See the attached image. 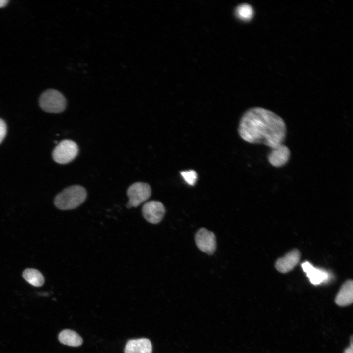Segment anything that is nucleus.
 <instances>
[{
	"label": "nucleus",
	"mask_w": 353,
	"mask_h": 353,
	"mask_svg": "<svg viewBox=\"0 0 353 353\" xmlns=\"http://www.w3.org/2000/svg\"><path fill=\"white\" fill-rule=\"evenodd\" d=\"M238 132L246 142L263 144L273 150L283 145L287 129L281 117L268 109L255 107L243 114Z\"/></svg>",
	"instance_id": "f257e3e1"
},
{
	"label": "nucleus",
	"mask_w": 353,
	"mask_h": 353,
	"mask_svg": "<svg viewBox=\"0 0 353 353\" xmlns=\"http://www.w3.org/2000/svg\"><path fill=\"white\" fill-rule=\"evenodd\" d=\"M87 193L80 185L68 187L58 194L54 199V204L61 210H70L81 205L86 198Z\"/></svg>",
	"instance_id": "f03ea898"
},
{
	"label": "nucleus",
	"mask_w": 353,
	"mask_h": 353,
	"mask_svg": "<svg viewBox=\"0 0 353 353\" xmlns=\"http://www.w3.org/2000/svg\"><path fill=\"white\" fill-rule=\"evenodd\" d=\"M39 104L43 110L48 113H60L67 105L64 96L59 91L50 89L44 91L39 99Z\"/></svg>",
	"instance_id": "7ed1b4c3"
},
{
	"label": "nucleus",
	"mask_w": 353,
	"mask_h": 353,
	"mask_svg": "<svg viewBox=\"0 0 353 353\" xmlns=\"http://www.w3.org/2000/svg\"><path fill=\"white\" fill-rule=\"evenodd\" d=\"M78 153L77 144L71 140L61 141L54 148L52 156L54 160L59 164H66L74 160Z\"/></svg>",
	"instance_id": "20e7f679"
},
{
	"label": "nucleus",
	"mask_w": 353,
	"mask_h": 353,
	"mask_svg": "<svg viewBox=\"0 0 353 353\" xmlns=\"http://www.w3.org/2000/svg\"><path fill=\"white\" fill-rule=\"evenodd\" d=\"M129 198L127 207H137L148 200L151 195V189L149 184L144 182H136L132 184L127 191Z\"/></svg>",
	"instance_id": "39448f33"
},
{
	"label": "nucleus",
	"mask_w": 353,
	"mask_h": 353,
	"mask_svg": "<svg viewBox=\"0 0 353 353\" xmlns=\"http://www.w3.org/2000/svg\"><path fill=\"white\" fill-rule=\"evenodd\" d=\"M195 242L198 248L208 254H213L216 248L214 234L205 228L199 229L195 235Z\"/></svg>",
	"instance_id": "423d86ee"
},
{
	"label": "nucleus",
	"mask_w": 353,
	"mask_h": 353,
	"mask_svg": "<svg viewBox=\"0 0 353 353\" xmlns=\"http://www.w3.org/2000/svg\"><path fill=\"white\" fill-rule=\"evenodd\" d=\"M165 209L162 202L158 201H150L146 202L142 207L144 218L149 223L157 224L162 219Z\"/></svg>",
	"instance_id": "0eeeda50"
},
{
	"label": "nucleus",
	"mask_w": 353,
	"mask_h": 353,
	"mask_svg": "<svg viewBox=\"0 0 353 353\" xmlns=\"http://www.w3.org/2000/svg\"><path fill=\"white\" fill-rule=\"evenodd\" d=\"M300 256V251L297 249H294L283 257L278 259L276 262L275 267L281 273H287L291 271L298 264Z\"/></svg>",
	"instance_id": "6e6552de"
},
{
	"label": "nucleus",
	"mask_w": 353,
	"mask_h": 353,
	"mask_svg": "<svg viewBox=\"0 0 353 353\" xmlns=\"http://www.w3.org/2000/svg\"><path fill=\"white\" fill-rule=\"evenodd\" d=\"M310 282L318 285L327 281L329 278V274L325 270L314 267L310 263L305 261L301 265Z\"/></svg>",
	"instance_id": "1a4fd4ad"
},
{
	"label": "nucleus",
	"mask_w": 353,
	"mask_h": 353,
	"mask_svg": "<svg viewBox=\"0 0 353 353\" xmlns=\"http://www.w3.org/2000/svg\"><path fill=\"white\" fill-rule=\"evenodd\" d=\"M289 149L284 144L272 150L268 155L269 162L273 166L280 167L285 165L290 157Z\"/></svg>",
	"instance_id": "9d476101"
},
{
	"label": "nucleus",
	"mask_w": 353,
	"mask_h": 353,
	"mask_svg": "<svg viewBox=\"0 0 353 353\" xmlns=\"http://www.w3.org/2000/svg\"><path fill=\"white\" fill-rule=\"evenodd\" d=\"M152 346L147 338L129 340L125 346V353H152Z\"/></svg>",
	"instance_id": "9b49d317"
},
{
	"label": "nucleus",
	"mask_w": 353,
	"mask_h": 353,
	"mask_svg": "<svg viewBox=\"0 0 353 353\" xmlns=\"http://www.w3.org/2000/svg\"><path fill=\"white\" fill-rule=\"evenodd\" d=\"M353 301V282L349 280L341 286L335 298V303L339 306H346L351 304Z\"/></svg>",
	"instance_id": "f8f14e48"
},
{
	"label": "nucleus",
	"mask_w": 353,
	"mask_h": 353,
	"mask_svg": "<svg viewBox=\"0 0 353 353\" xmlns=\"http://www.w3.org/2000/svg\"><path fill=\"white\" fill-rule=\"evenodd\" d=\"M58 339L62 344L71 347H78L83 343L79 334L70 329L62 330L58 335Z\"/></svg>",
	"instance_id": "ddd939ff"
},
{
	"label": "nucleus",
	"mask_w": 353,
	"mask_h": 353,
	"mask_svg": "<svg viewBox=\"0 0 353 353\" xmlns=\"http://www.w3.org/2000/svg\"><path fill=\"white\" fill-rule=\"evenodd\" d=\"M23 278L29 283L35 287L41 286L44 282V278L38 270L28 268L23 273Z\"/></svg>",
	"instance_id": "4468645a"
},
{
	"label": "nucleus",
	"mask_w": 353,
	"mask_h": 353,
	"mask_svg": "<svg viewBox=\"0 0 353 353\" xmlns=\"http://www.w3.org/2000/svg\"><path fill=\"white\" fill-rule=\"evenodd\" d=\"M237 16L242 20H250L252 17L253 10L252 7L248 4H242L236 9Z\"/></svg>",
	"instance_id": "2eb2a0df"
},
{
	"label": "nucleus",
	"mask_w": 353,
	"mask_h": 353,
	"mask_svg": "<svg viewBox=\"0 0 353 353\" xmlns=\"http://www.w3.org/2000/svg\"><path fill=\"white\" fill-rule=\"evenodd\" d=\"M184 177L186 179V181L191 185L193 184L195 182L196 178V174L194 171L182 173Z\"/></svg>",
	"instance_id": "dca6fc26"
},
{
	"label": "nucleus",
	"mask_w": 353,
	"mask_h": 353,
	"mask_svg": "<svg viewBox=\"0 0 353 353\" xmlns=\"http://www.w3.org/2000/svg\"><path fill=\"white\" fill-rule=\"evenodd\" d=\"M7 132V126L5 122L0 118V144L4 139Z\"/></svg>",
	"instance_id": "f3484780"
},
{
	"label": "nucleus",
	"mask_w": 353,
	"mask_h": 353,
	"mask_svg": "<svg viewBox=\"0 0 353 353\" xmlns=\"http://www.w3.org/2000/svg\"><path fill=\"white\" fill-rule=\"evenodd\" d=\"M344 353H353V341H352V338L351 341V346H350V347L346 348V349L345 350Z\"/></svg>",
	"instance_id": "a211bd4d"
},
{
	"label": "nucleus",
	"mask_w": 353,
	"mask_h": 353,
	"mask_svg": "<svg viewBox=\"0 0 353 353\" xmlns=\"http://www.w3.org/2000/svg\"><path fill=\"white\" fill-rule=\"evenodd\" d=\"M9 2L7 0H0V8L5 7Z\"/></svg>",
	"instance_id": "6ab92c4d"
}]
</instances>
